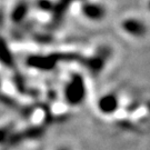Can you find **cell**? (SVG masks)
<instances>
[{
    "mask_svg": "<svg viewBox=\"0 0 150 150\" xmlns=\"http://www.w3.org/2000/svg\"><path fill=\"white\" fill-rule=\"evenodd\" d=\"M119 107V99L116 93L109 92L105 93L103 96L98 100V109L103 115H111Z\"/></svg>",
    "mask_w": 150,
    "mask_h": 150,
    "instance_id": "1",
    "label": "cell"
},
{
    "mask_svg": "<svg viewBox=\"0 0 150 150\" xmlns=\"http://www.w3.org/2000/svg\"><path fill=\"white\" fill-rule=\"evenodd\" d=\"M121 28L123 31H126V33L134 37H141L146 33V26L144 22L134 18H129L125 20L123 23H121Z\"/></svg>",
    "mask_w": 150,
    "mask_h": 150,
    "instance_id": "3",
    "label": "cell"
},
{
    "mask_svg": "<svg viewBox=\"0 0 150 150\" xmlns=\"http://www.w3.org/2000/svg\"><path fill=\"white\" fill-rule=\"evenodd\" d=\"M82 13L87 19L92 21H100L106 17V8L99 2H87L82 7Z\"/></svg>",
    "mask_w": 150,
    "mask_h": 150,
    "instance_id": "2",
    "label": "cell"
}]
</instances>
